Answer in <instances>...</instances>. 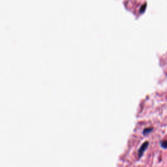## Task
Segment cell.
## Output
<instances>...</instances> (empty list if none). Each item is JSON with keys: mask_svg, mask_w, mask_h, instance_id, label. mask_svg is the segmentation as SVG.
Here are the masks:
<instances>
[{"mask_svg": "<svg viewBox=\"0 0 167 167\" xmlns=\"http://www.w3.org/2000/svg\"><path fill=\"white\" fill-rule=\"evenodd\" d=\"M148 142H144V144H143L142 145V146L140 147V148L139 149V157H141L142 155H143V153H144V152L146 151V148H148Z\"/></svg>", "mask_w": 167, "mask_h": 167, "instance_id": "6da1fadb", "label": "cell"}, {"mask_svg": "<svg viewBox=\"0 0 167 167\" xmlns=\"http://www.w3.org/2000/svg\"><path fill=\"white\" fill-rule=\"evenodd\" d=\"M153 131V129L152 128H146L144 130V131H143V134L144 135L146 134H149L150 132H151Z\"/></svg>", "mask_w": 167, "mask_h": 167, "instance_id": "3957f363", "label": "cell"}, {"mask_svg": "<svg viewBox=\"0 0 167 167\" xmlns=\"http://www.w3.org/2000/svg\"><path fill=\"white\" fill-rule=\"evenodd\" d=\"M161 147L164 149H167V140H164L161 142Z\"/></svg>", "mask_w": 167, "mask_h": 167, "instance_id": "7a4b0ae2", "label": "cell"}]
</instances>
